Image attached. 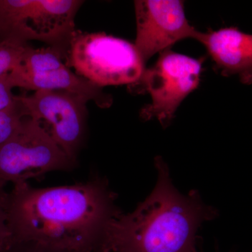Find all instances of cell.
<instances>
[{
  "label": "cell",
  "instance_id": "cell-15",
  "mask_svg": "<svg viewBox=\"0 0 252 252\" xmlns=\"http://www.w3.org/2000/svg\"><path fill=\"white\" fill-rule=\"evenodd\" d=\"M9 73L0 75V111L12 105L16 99V95L12 93L14 86Z\"/></svg>",
  "mask_w": 252,
  "mask_h": 252
},
{
  "label": "cell",
  "instance_id": "cell-4",
  "mask_svg": "<svg viewBox=\"0 0 252 252\" xmlns=\"http://www.w3.org/2000/svg\"><path fill=\"white\" fill-rule=\"evenodd\" d=\"M77 165L36 119L23 118L11 137L0 144V185L28 182L51 172Z\"/></svg>",
  "mask_w": 252,
  "mask_h": 252
},
{
  "label": "cell",
  "instance_id": "cell-9",
  "mask_svg": "<svg viewBox=\"0 0 252 252\" xmlns=\"http://www.w3.org/2000/svg\"><path fill=\"white\" fill-rule=\"evenodd\" d=\"M195 39L206 48L222 75H237L243 84H252V34L232 27L199 32Z\"/></svg>",
  "mask_w": 252,
  "mask_h": 252
},
{
  "label": "cell",
  "instance_id": "cell-14",
  "mask_svg": "<svg viewBox=\"0 0 252 252\" xmlns=\"http://www.w3.org/2000/svg\"><path fill=\"white\" fill-rule=\"evenodd\" d=\"M4 187L0 185V252H4L12 243L6 212L8 193L5 190Z\"/></svg>",
  "mask_w": 252,
  "mask_h": 252
},
{
  "label": "cell",
  "instance_id": "cell-12",
  "mask_svg": "<svg viewBox=\"0 0 252 252\" xmlns=\"http://www.w3.org/2000/svg\"><path fill=\"white\" fill-rule=\"evenodd\" d=\"M26 117L19 96L12 105L0 111V144L9 140L18 130L23 118Z\"/></svg>",
  "mask_w": 252,
  "mask_h": 252
},
{
  "label": "cell",
  "instance_id": "cell-5",
  "mask_svg": "<svg viewBox=\"0 0 252 252\" xmlns=\"http://www.w3.org/2000/svg\"><path fill=\"white\" fill-rule=\"evenodd\" d=\"M203 62V59L171 49L159 54L157 63L130 86L132 92L147 93L152 98L141 110L140 117L144 121L157 119L164 127L168 126L184 99L198 88Z\"/></svg>",
  "mask_w": 252,
  "mask_h": 252
},
{
  "label": "cell",
  "instance_id": "cell-2",
  "mask_svg": "<svg viewBox=\"0 0 252 252\" xmlns=\"http://www.w3.org/2000/svg\"><path fill=\"white\" fill-rule=\"evenodd\" d=\"M157 185L133 212H122L107 225L99 252H195L198 228L215 211L196 190L174 187L166 164L156 160Z\"/></svg>",
  "mask_w": 252,
  "mask_h": 252
},
{
  "label": "cell",
  "instance_id": "cell-10",
  "mask_svg": "<svg viewBox=\"0 0 252 252\" xmlns=\"http://www.w3.org/2000/svg\"><path fill=\"white\" fill-rule=\"evenodd\" d=\"M9 75L14 88L34 91H67L81 96L88 101H93L102 109L108 108L112 104V96L106 94L102 88L73 72L69 67L45 73H31L19 65L13 69Z\"/></svg>",
  "mask_w": 252,
  "mask_h": 252
},
{
  "label": "cell",
  "instance_id": "cell-16",
  "mask_svg": "<svg viewBox=\"0 0 252 252\" xmlns=\"http://www.w3.org/2000/svg\"><path fill=\"white\" fill-rule=\"evenodd\" d=\"M4 252H67L54 250L31 242H12Z\"/></svg>",
  "mask_w": 252,
  "mask_h": 252
},
{
  "label": "cell",
  "instance_id": "cell-3",
  "mask_svg": "<svg viewBox=\"0 0 252 252\" xmlns=\"http://www.w3.org/2000/svg\"><path fill=\"white\" fill-rule=\"evenodd\" d=\"M66 65L99 87L132 85L145 68L134 44L105 32L76 31L69 44Z\"/></svg>",
  "mask_w": 252,
  "mask_h": 252
},
{
  "label": "cell",
  "instance_id": "cell-13",
  "mask_svg": "<svg viewBox=\"0 0 252 252\" xmlns=\"http://www.w3.org/2000/svg\"><path fill=\"white\" fill-rule=\"evenodd\" d=\"M28 44L5 41L0 44V75L21 65Z\"/></svg>",
  "mask_w": 252,
  "mask_h": 252
},
{
  "label": "cell",
  "instance_id": "cell-8",
  "mask_svg": "<svg viewBox=\"0 0 252 252\" xmlns=\"http://www.w3.org/2000/svg\"><path fill=\"white\" fill-rule=\"evenodd\" d=\"M84 1L28 0L27 25L34 40L47 43L67 56L74 28V18Z\"/></svg>",
  "mask_w": 252,
  "mask_h": 252
},
{
  "label": "cell",
  "instance_id": "cell-6",
  "mask_svg": "<svg viewBox=\"0 0 252 252\" xmlns=\"http://www.w3.org/2000/svg\"><path fill=\"white\" fill-rule=\"evenodd\" d=\"M19 97L26 117L40 123L63 152L77 161L85 133L89 101L78 94L55 90H39Z\"/></svg>",
  "mask_w": 252,
  "mask_h": 252
},
{
  "label": "cell",
  "instance_id": "cell-1",
  "mask_svg": "<svg viewBox=\"0 0 252 252\" xmlns=\"http://www.w3.org/2000/svg\"><path fill=\"white\" fill-rule=\"evenodd\" d=\"M12 242L67 252H99L107 225L120 213L104 180L49 188L15 184L8 193Z\"/></svg>",
  "mask_w": 252,
  "mask_h": 252
},
{
  "label": "cell",
  "instance_id": "cell-11",
  "mask_svg": "<svg viewBox=\"0 0 252 252\" xmlns=\"http://www.w3.org/2000/svg\"><path fill=\"white\" fill-rule=\"evenodd\" d=\"M66 56L57 48L50 46L42 49H34L28 45L23 55L21 67L26 72L45 73L68 67L64 63Z\"/></svg>",
  "mask_w": 252,
  "mask_h": 252
},
{
  "label": "cell",
  "instance_id": "cell-7",
  "mask_svg": "<svg viewBox=\"0 0 252 252\" xmlns=\"http://www.w3.org/2000/svg\"><path fill=\"white\" fill-rule=\"evenodd\" d=\"M137 34L134 45L144 64L183 39H195L198 31L189 24L184 1L136 0Z\"/></svg>",
  "mask_w": 252,
  "mask_h": 252
},
{
  "label": "cell",
  "instance_id": "cell-17",
  "mask_svg": "<svg viewBox=\"0 0 252 252\" xmlns=\"http://www.w3.org/2000/svg\"></svg>",
  "mask_w": 252,
  "mask_h": 252
}]
</instances>
